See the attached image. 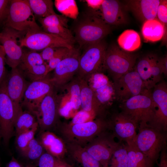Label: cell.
<instances>
[{
  "label": "cell",
  "mask_w": 167,
  "mask_h": 167,
  "mask_svg": "<svg viewBox=\"0 0 167 167\" xmlns=\"http://www.w3.org/2000/svg\"><path fill=\"white\" fill-rule=\"evenodd\" d=\"M54 87L43 98L33 114L38 123L39 132L51 131L60 122L59 108L62 97Z\"/></svg>",
  "instance_id": "5"
},
{
  "label": "cell",
  "mask_w": 167,
  "mask_h": 167,
  "mask_svg": "<svg viewBox=\"0 0 167 167\" xmlns=\"http://www.w3.org/2000/svg\"><path fill=\"white\" fill-rule=\"evenodd\" d=\"M55 87L49 74L44 78L31 82L24 94L21 105L33 114L44 97Z\"/></svg>",
  "instance_id": "13"
},
{
  "label": "cell",
  "mask_w": 167,
  "mask_h": 167,
  "mask_svg": "<svg viewBox=\"0 0 167 167\" xmlns=\"http://www.w3.org/2000/svg\"><path fill=\"white\" fill-rule=\"evenodd\" d=\"M133 141L138 149L154 163L166 146V131L148 125L138 128Z\"/></svg>",
  "instance_id": "4"
},
{
  "label": "cell",
  "mask_w": 167,
  "mask_h": 167,
  "mask_svg": "<svg viewBox=\"0 0 167 167\" xmlns=\"http://www.w3.org/2000/svg\"><path fill=\"white\" fill-rule=\"evenodd\" d=\"M125 143L128 167H153L154 163L138 149L133 141Z\"/></svg>",
  "instance_id": "26"
},
{
  "label": "cell",
  "mask_w": 167,
  "mask_h": 167,
  "mask_svg": "<svg viewBox=\"0 0 167 167\" xmlns=\"http://www.w3.org/2000/svg\"><path fill=\"white\" fill-rule=\"evenodd\" d=\"M44 32L57 35L67 40L73 44L75 41V37L71 32L67 28L61 26L43 28Z\"/></svg>",
  "instance_id": "39"
},
{
  "label": "cell",
  "mask_w": 167,
  "mask_h": 167,
  "mask_svg": "<svg viewBox=\"0 0 167 167\" xmlns=\"http://www.w3.org/2000/svg\"><path fill=\"white\" fill-rule=\"evenodd\" d=\"M37 122L35 116L32 113L23 109L18 114L15 122V135L30 129Z\"/></svg>",
  "instance_id": "30"
},
{
  "label": "cell",
  "mask_w": 167,
  "mask_h": 167,
  "mask_svg": "<svg viewBox=\"0 0 167 167\" xmlns=\"http://www.w3.org/2000/svg\"><path fill=\"white\" fill-rule=\"evenodd\" d=\"M10 2L8 0H0V21L6 18Z\"/></svg>",
  "instance_id": "46"
},
{
  "label": "cell",
  "mask_w": 167,
  "mask_h": 167,
  "mask_svg": "<svg viewBox=\"0 0 167 167\" xmlns=\"http://www.w3.org/2000/svg\"><path fill=\"white\" fill-rule=\"evenodd\" d=\"M143 38L146 42L161 40L165 33L166 27L157 18L144 22L142 28Z\"/></svg>",
  "instance_id": "27"
},
{
  "label": "cell",
  "mask_w": 167,
  "mask_h": 167,
  "mask_svg": "<svg viewBox=\"0 0 167 167\" xmlns=\"http://www.w3.org/2000/svg\"><path fill=\"white\" fill-rule=\"evenodd\" d=\"M1 32H0V37H1Z\"/></svg>",
  "instance_id": "54"
},
{
  "label": "cell",
  "mask_w": 167,
  "mask_h": 167,
  "mask_svg": "<svg viewBox=\"0 0 167 167\" xmlns=\"http://www.w3.org/2000/svg\"><path fill=\"white\" fill-rule=\"evenodd\" d=\"M55 6L57 10L66 17L75 19L79 14L78 9L74 0H56Z\"/></svg>",
  "instance_id": "33"
},
{
  "label": "cell",
  "mask_w": 167,
  "mask_h": 167,
  "mask_svg": "<svg viewBox=\"0 0 167 167\" xmlns=\"http://www.w3.org/2000/svg\"><path fill=\"white\" fill-rule=\"evenodd\" d=\"M107 119L108 130L120 142L134 141L138 126L129 115L122 111L113 113Z\"/></svg>",
  "instance_id": "15"
},
{
  "label": "cell",
  "mask_w": 167,
  "mask_h": 167,
  "mask_svg": "<svg viewBox=\"0 0 167 167\" xmlns=\"http://www.w3.org/2000/svg\"><path fill=\"white\" fill-rule=\"evenodd\" d=\"M56 128L66 143L83 147L100 134L108 129L105 116H98L92 121L82 124L71 125L60 122Z\"/></svg>",
  "instance_id": "1"
},
{
  "label": "cell",
  "mask_w": 167,
  "mask_h": 167,
  "mask_svg": "<svg viewBox=\"0 0 167 167\" xmlns=\"http://www.w3.org/2000/svg\"><path fill=\"white\" fill-rule=\"evenodd\" d=\"M77 112L75 109L74 104L70 100L64 104L61 103L59 109L60 116L66 118H70L73 115L74 116Z\"/></svg>",
  "instance_id": "42"
},
{
  "label": "cell",
  "mask_w": 167,
  "mask_h": 167,
  "mask_svg": "<svg viewBox=\"0 0 167 167\" xmlns=\"http://www.w3.org/2000/svg\"><path fill=\"white\" fill-rule=\"evenodd\" d=\"M6 167H22V165L13 156Z\"/></svg>",
  "instance_id": "50"
},
{
  "label": "cell",
  "mask_w": 167,
  "mask_h": 167,
  "mask_svg": "<svg viewBox=\"0 0 167 167\" xmlns=\"http://www.w3.org/2000/svg\"><path fill=\"white\" fill-rule=\"evenodd\" d=\"M115 98L122 103L148 89L136 70L131 71L113 81Z\"/></svg>",
  "instance_id": "11"
},
{
  "label": "cell",
  "mask_w": 167,
  "mask_h": 167,
  "mask_svg": "<svg viewBox=\"0 0 167 167\" xmlns=\"http://www.w3.org/2000/svg\"><path fill=\"white\" fill-rule=\"evenodd\" d=\"M152 57V56L148 55L141 58L135 68L148 90L153 88L151 80Z\"/></svg>",
  "instance_id": "31"
},
{
  "label": "cell",
  "mask_w": 167,
  "mask_h": 167,
  "mask_svg": "<svg viewBox=\"0 0 167 167\" xmlns=\"http://www.w3.org/2000/svg\"><path fill=\"white\" fill-rule=\"evenodd\" d=\"M63 161L46 151L36 161L38 167H56Z\"/></svg>",
  "instance_id": "40"
},
{
  "label": "cell",
  "mask_w": 167,
  "mask_h": 167,
  "mask_svg": "<svg viewBox=\"0 0 167 167\" xmlns=\"http://www.w3.org/2000/svg\"><path fill=\"white\" fill-rule=\"evenodd\" d=\"M160 0H131L127 1L126 6L139 20L144 22L156 18Z\"/></svg>",
  "instance_id": "22"
},
{
  "label": "cell",
  "mask_w": 167,
  "mask_h": 167,
  "mask_svg": "<svg viewBox=\"0 0 167 167\" xmlns=\"http://www.w3.org/2000/svg\"><path fill=\"white\" fill-rule=\"evenodd\" d=\"M94 92L101 108L111 103L115 98L113 83L102 72H96L90 75L86 80Z\"/></svg>",
  "instance_id": "18"
},
{
  "label": "cell",
  "mask_w": 167,
  "mask_h": 167,
  "mask_svg": "<svg viewBox=\"0 0 167 167\" xmlns=\"http://www.w3.org/2000/svg\"><path fill=\"white\" fill-rule=\"evenodd\" d=\"M80 55L79 49L75 48L73 52L59 62L54 70L52 78L54 86L58 90L63 89L77 74Z\"/></svg>",
  "instance_id": "16"
},
{
  "label": "cell",
  "mask_w": 167,
  "mask_h": 167,
  "mask_svg": "<svg viewBox=\"0 0 167 167\" xmlns=\"http://www.w3.org/2000/svg\"><path fill=\"white\" fill-rule=\"evenodd\" d=\"M114 138L108 129L100 134L84 147L102 167H108L112 155L118 144L115 141Z\"/></svg>",
  "instance_id": "12"
},
{
  "label": "cell",
  "mask_w": 167,
  "mask_h": 167,
  "mask_svg": "<svg viewBox=\"0 0 167 167\" xmlns=\"http://www.w3.org/2000/svg\"><path fill=\"white\" fill-rule=\"evenodd\" d=\"M75 38L79 48L98 42L110 31L109 25L101 19L96 11L87 13L74 29Z\"/></svg>",
  "instance_id": "2"
},
{
  "label": "cell",
  "mask_w": 167,
  "mask_h": 167,
  "mask_svg": "<svg viewBox=\"0 0 167 167\" xmlns=\"http://www.w3.org/2000/svg\"><path fill=\"white\" fill-rule=\"evenodd\" d=\"M156 18L166 27L167 24V1L160 0L156 14Z\"/></svg>",
  "instance_id": "43"
},
{
  "label": "cell",
  "mask_w": 167,
  "mask_h": 167,
  "mask_svg": "<svg viewBox=\"0 0 167 167\" xmlns=\"http://www.w3.org/2000/svg\"><path fill=\"white\" fill-rule=\"evenodd\" d=\"M159 157L160 161L158 164V167H167V154L166 146L164 147L161 150Z\"/></svg>",
  "instance_id": "47"
},
{
  "label": "cell",
  "mask_w": 167,
  "mask_h": 167,
  "mask_svg": "<svg viewBox=\"0 0 167 167\" xmlns=\"http://www.w3.org/2000/svg\"><path fill=\"white\" fill-rule=\"evenodd\" d=\"M24 32L6 26L1 32L0 42L5 53L6 63L11 68L17 66L22 58L23 51L17 39Z\"/></svg>",
  "instance_id": "17"
},
{
  "label": "cell",
  "mask_w": 167,
  "mask_h": 167,
  "mask_svg": "<svg viewBox=\"0 0 167 167\" xmlns=\"http://www.w3.org/2000/svg\"><path fill=\"white\" fill-rule=\"evenodd\" d=\"M56 167H72V166L63 161Z\"/></svg>",
  "instance_id": "51"
},
{
  "label": "cell",
  "mask_w": 167,
  "mask_h": 167,
  "mask_svg": "<svg viewBox=\"0 0 167 167\" xmlns=\"http://www.w3.org/2000/svg\"><path fill=\"white\" fill-rule=\"evenodd\" d=\"M98 13L103 20L110 25L126 24L127 16L120 2L115 0H104Z\"/></svg>",
  "instance_id": "21"
},
{
  "label": "cell",
  "mask_w": 167,
  "mask_h": 167,
  "mask_svg": "<svg viewBox=\"0 0 167 167\" xmlns=\"http://www.w3.org/2000/svg\"><path fill=\"white\" fill-rule=\"evenodd\" d=\"M38 139L46 152L58 158L62 159L67 153L65 141L51 131L39 132Z\"/></svg>",
  "instance_id": "23"
},
{
  "label": "cell",
  "mask_w": 167,
  "mask_h": 167,
  "mask_svg": "<svg viewBox=\"0 0 167 167\" xmlns=\"http://www.w3.org/2000/svg\"><path fill=\"white\" fill-rule=\"evenodd\" d=\"M0 167H1V166L0 162Z\"/></svg>",
  "instance_id": "55"
},
{
  "label": "cell",
  "mask_w": 167,
  "mask_h": 167,
  "mask_svg": "<svg viewBox=\"0 0 167 167\" xmlns=\"http://www.w3.org/2000/svg\"><path fill=\"white\" fill-rule=\"evenodd\" d=\"M80 78L77 75L65 87L70 96V101L74 105L76 111L80 108Z\"/></svg>",
  "instance_id": "34"
},
{
  "label": "cell",
  "mask_w": 167,
  "mask_h": 167,
  "mask_svg": "<svg viewBox=\"0 0 167 167\" xmlns=\"http://www.w3.org/2000/svg\"><path fill=\"white\" fill-rule=\"evenodd\" d=\"M159 62L163 73L165 76L167 74V58L166 56L162 58L159 59Z\"/></svg>",
  "instance_id": "49"
},
{
  "label": "cell",
  "mask_w": 167,
  "mask_h": 167,
  "mask_svg": "<svg viewBox=\"0 0 167 167\" xmlns=\"http://www.w3.org/2000/svg\"><path fill=\"white\" fill-rule=\"evenodd\" d=\"M80 89L81 109L97 116L104 115L105 110L101 108L94 92L84 79H80Z\"/></svg>",
  "instance_id": "24"
},
{
  "label": "cell",
  "mask_w": 167,
  "mask_h": 167,
  "mask_svg": "<svg viewBox=\"0 0 167 167\" xmlns=\"http://www.w3.org/2000/svg\"><path fill=\"white\" fill-rule=\"evenodd\" d=\"M6 77L0 84V127L5 147L8 146L15 134V120L23 110H19L16 107L9 96L6 89Z\"/></svg>",
  "instance_id": "9"
},
{
  "label": "cell",
  "mask_w": 167,
  "mask_h": 167,
  "mask_svg": "<svg viewBox=\"0 0 167 167\" xmlns=\"http://www.w3.org/2000/svg\"><path fill=\"white\" fill-rule=\"evenodd\" d=\"M152 97L156 107L153 124L152 126L166 131L167 129V86L163 81L153 88Z\"/></svg>",
  "instance_id": "19"
},
{
  "label": "cell",
  "mask_w": 167,
  "mask_h": 167,
  "mask_svg": "<svg viewBox=\"0 0 167 167\" xmlns=\"http://www.w3.org/2000/svg\"><path fill=\"white\" fill-rule=\"evenodd\" d=\"M80 54L79 65L76 75L85 80L91 74L102 72L104 67V60L107 49L105 43L102 40L88 45Z\"/></svg>",
  "instance_id": "8"
},
{
  "label": "cell",
  "mask_w": 167,
  "mask_h": 167,
  "mask_svg": "<svg viewBox=\"0 0 167 167\" xmlns=\"http://www.w3.org/2000/svg\"><path fill=\"white\" fill-rule=\"evenodd\" d=\"M136 57L118 46L112 45L107 48L104 67L113 81L133 69Z\"/></svg>",
  "instance_id": "7"
},
{
  "label": "cell",
  "mask_w": 167,
  "mask_h": 167,
  "mask_svg": "<svg viewBox=\"0 0 167 167\" xmlns=\"http://www.w3.org/2000/svg\"><path fill=\"white\" fill-rule=\"evenodd\" d=\"M117 41L122 49L128 52L137 50L141 44L139 34L136 31L132 29L124 31L118 36Z\"/></svg>",
  "instance_id": "28"
},
{
  "label": "cell",
  "mask_w": 167,
  "mask_h": 167,
  "mask_svg": "<svg viewBox=\"0 0 167 167\" xmlns=\"http://www.w3.org/2000/svg\"><path fill=\"white\" fill-rule=\"evenodd\" d=\"M66 143L67 153H69L73 159L80 164L82 167H102L101 164L84 147L73 143Z\"/></svg>",
  "instance_id": "25"
},
{
  "label": "cell",
  "mask_w": 167,
  "mask_h": 167,
  "mask_svg": "<svg viewBox=\"0 0 167 167\" xmlns=\"http://www.w3.org/2000/svg\"><path fill=\"white\" fill-rule=\"evenodd\" d=\"M75 49V48L70 49L65 47H59L53 57L47 63L48 73L54 70L58 63L70 54Z\"/></svg>",
  "instance_id": "38"
},
{
  "label": "cell",
  "mask_w": 167,
  "mask_h": 167,
  "mask_svg": "<svg viewBox=\"0 0 167 167\" xmlns=\"http://www.w3.org/2000/svg\"><path fill=\"white\" fill-rule=\"evenodd\" d=\"M2 139V132H1V128L0 127V143L1 141V140Z\"/></svg>",
  "instance_id": "53"
},
{
  "label": "cell",
  "mask_w": 167,
  "mask_h": 167,
  "mask_svg": "<svg viewBox=\"0 0 167 167\" xmlns=\"http://www.w3.org/2000/svg\"><path fill=\"white\" fill-rule=\"evenodd\" d=\"M38 128L37 122L30 129L15 135V145L20 152L26 148L30 142L35 138Z\"/></svg>",
  "instance_id": "36"
},
{
  "label": "cell",
  "mask_w": 167,
  "mask_h": 167,
  "mask_svg": "<svg viewBox=\"0 0 167 167\" xmlns=\"http://www.w3.org/2000/svg\"><path fill=\"white\" fill-rule=\"evenodd\" d=\"M26 167H36L32 164H28L26 165Z\"/></svg>",
  "instance_id": "52"
},
{
  "label": "cell",
  "mask_w": 167,
  "mask_h": 167,
  "mask_svg": "<svg viewBox=\"0 0 167 167\" xmlns=\"http://www.w3.org/2000/svg\"><path fill=\"white\" fill-rule=\"evenodd\" d=\"M5 56L4 48L2 46L0 45V84L7 75L5 67Z\"/></svg>",
  "instance_id": "44"
},
{
  "label": "cell",
  "mask_w": 167,
  "mask_h": 167,
  "mask_svg": "<svg viewBox=\"0 0 167 167\" xmlns=\"http://www.w3.org/2000/svg\"><path fill=\"white\" fill-rule=\"evenodd\" d=\"M121 107L122 111L134 120L138 128L152 126L156 107L152 100L150 90L122 103Z\"/></svg>",
  "instance_id": "3"
},
{
  "label": "cell",
  "mask_w": 167,
  "mask_h": 167,
  "mask_svg": "<svg viewBox=\"0 0 167 167\" xmlns=\"http://www.w3.org/2000/svg\"><path fill=\"white\" fill-rule=\"evenodd\" d=\"M97 117L95 114L81 109L75 113L68 123L74 125L84 123L93 120Z\"/></svg>",
  "instance_id": "41"
},
{
  "label": "cell",
  "mask_w": 167,
  "mask_h": 167,
  "mask_svg": "<svg viewBox=\"0 0 167 167\" xmlns=\"http://www.w3.org/2000/svg\"><path fill=\"white\" fill-rule=\"evenodd\" d=\"M30 82H28L18 69H11L6 78L7 93L16 107L23 109L21 103L25 92Z\"/></svg>",
  "instance_id": "20"
},
{
  "label": "cell",
  "mask_w": 167,
  "mask_h": 167,
  "mask_svg": "<svg viewBox=\"0 0 167 167\" xmlns=\"http://www.w3.org/2000/svg\"><path fill=\"white\" fill-rule=\"evenodd\" d=\"M43 28L61 26L67 28L68 19L63 15L53 14L43 18H39Z\"/></svg>",
  "instance_id": "37"
},
{
  "label": "cell",
  "mask_w": 167,
  "mask_h": 167,
  "mask_svg": "<svg viewBox=\"0 0 167 167\" xmlns=\"http://www.w3.org/2000/svg\"><path fill=\"white\" fill-rule=\"evenodd\" d=\"M20 46L27 47L35 51L42 50L50 47L74 48L73 44L55 34L41 31V30L27 32L18 41Z\"/></svg>",
  "instance_id": "10"
},
{
  "label": "cell",
  "mask_w": 167,
  "mask_h": 167,
  "mask_svg": "<svg viewBox=\"0 0 167 167\" xmlns=\"http://www.w3.org/2000/svg\"><path fill=\"white\" fill-rule=\"evenodd\" d=\"M5 25L6 27L25 32L41 30L26 0H10Z\"/></svg>",
  "instance_id": "6"
},
{
  "label": "cell",
  "mask_w": 167,
  "mask_h": 167,
  "mask_svg": "<svg viewBox=\"0 0 167 167\" xmlns=\"http://www.w3.org/2000/svg\"><path fill=\"white\" fill-rule=\"evenodd\" d=\"M16 67L30 82L42 79L48 74L47 63L43 60L40 53L33 50L23 51Z\"/></svg>",
  "instance_id": "14"
},
{
  "label": "cell",
  "mask_w": 167,
  "mask_h": 167,
  "mask_svg": "<svg viewBox=\"0 0 167 167\" xmlns=\"http://www.w3.org/2000/svg\"><path fill=\"white\" fill-rule=\"evenodd\" d=\"M108 167H128V156L125 144L118 142L112 155Z\"/></svg>",
  "instance_id": "32"
},
{
  "label": "cell",
  "mask_w": 167,
  "mask_h": 167,
  "mask_svg": "<svg viewBox=\"0 0 167 167\" xmlns=\"http://www.w3.org/2000/svg\"><path fill=\"white\" fill-rule=\"evenodd\" d=\"M45 151L38 139L34 138L20 153L27 159L36 161Z\"/></svg>",
  "instance_id": "35"
},
{
  "label": "cell",
  "mask_w": 167,
  "mask_h": 167,
  "mask_svg": "<svg viewBox=\"0 0 167 167\" xmlns=\"http://www.w3.org/2000/svg\"><path fill=\"white\" fill-rule=\"evenodd\" d=\"M58 47H50L43 50L40 54L43 60L47 63L53 57Z\"/></svg>",
  "instance_id": "45"
},
{
  "label": "cell",
  "mask_w": 167,
  "mask_h": 167,
  "mask_svg": "<svg viewBox=\"0 0 167 167\" xmlns=\"http://www.w3.org/2000/svg\"><path fill=\"white\" fill-rule=\"evenodd\" d=\"M26 0L34 16L38 19L56 14L51 0Z\"/></svg>",
  "instance_id": "29"
},
{
  "label": "cell",
  "mask_w": 167,
  "mask_h": 167,
  "mask_svg": "<svg viewBox=\"0 0 167 167\" xmlns=\"http://www.w3.org/2000/svg\"><path fill=\"white\" fill-rule=\"evenodd\" d=\"M104 0H86L88 6L93 11L100 9Z\"/></svg>",
  "instance_id": "48"
}]
</instances>
